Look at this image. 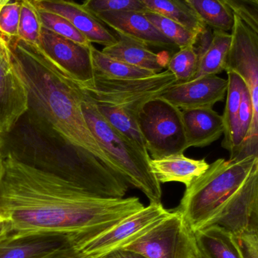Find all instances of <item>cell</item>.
Listing matches in <instances>:
<instances>
[{
	"instance_id": "6da1fadb",
	"label": "cell",
	"mask_w": 258,
	"mask_h": 258,
	"mask_svg": "<svg viewBox=\"0 0 258 258\" xmlns=\"http://www.w3.org/2000/svg\"><path fill=\"white\" fill-rule=\"evenodd\" d=\"M7 41L45 138V168L92 194L124 198L128 182L89 128L78 84L39 45L18 37Z\"/></svg>"
},
{
	"instance_id": "7a4b0ae2",
	"label": "cell",
	"mask_w": 258,
	"mask_h": 258,
	"mask_svg": "<svg viewBox=\"0 0 258 258\" xmlns=\"http://www.w3.org/2000/svg\"><path fill=\"white\" fill-rule=\"evenodd\" d=\"M144 207L138 197L92 194L0 149V216L9 233H60L80 243Z\"/></svg>"
},
{
	"instance_id": "3957f363",
	"label": "cell",
	"mask_w": 258,
	"mask_h": 258,
	"mask_svg": "<svg viewBox=\"0 0 258 258\" xmlns=\"http://www.w3.org/2000/svg\"><path fill=\"white\" fill-rule=\"evenodd\" d=\"M177 210L194 232L209 227L233 236L258 224V159H218L186 186Z\"/></svg>"
},
{
	"instance_id": "277c9868",
	"label": "cell",
	"mask_w": 258,
	"mask_h": 258,
	"mask_svg": "<svg viewBox=\"0 0 258 258\" xmlns=\"http://www.w3.org/2000/svg\"><path fill=\"white\" fill-rule=\"evenodd\" d=\"M174 83V74L165 70L139 80L109 78L96 72L92 81L84 85L77 84L93 101L101 116L150 159L138 126V113L144 103L160 97Z\"/></svg>"
},
{
	"instance_id": "5b68a950",
	"label": "cell",
	"mask_w": 258,
	"mask_h": 258,
	"mask_svg": "<svg viewBox=\"0 0 258 258\" xmlns=\"http://www.w3.org/2000/svg\"><path fill=\"white\" fill-rule=\"evenodd\" d=\"M80 90L82 110L89 128L101 147L117 164L129 186L141 191L150 203H162V186L150 167L151 158L146 157L113 128L101 116L93 101Z\"/></svg>"
},
{
	"instance_id": "8992f818",
	"label": "cell",
	"mask_w": 258,
	"mask_h": 258,
	"mask_svg": "<svg viewBox=\"0 0 258 258\" xmlns=\"http://www.w3.org/2000/svg\"><path fill=\"white\" fill-rule=\"evenodd\" d=\"M231 34L233 39L226 71H235L245 80L251 95L254 116L248 136L230 158L254 156L258 159V35L236 15Z\"/></svg>"
},
{
	"instance_id": "52a82bcc",
	"label": "cell",
	"mask_w": 258,
	"mask_h": 258,
	"mask_svg": "<svg viewBox=\"0 0 258 258\" xmlns=\"http://www.w3.org/2000/svg\"><path fill=\"white\" fill-rule=\"evenodd\" d=\"M138 123L152 159L183 153L189 148L181 110L160 97L144 103Z\"/></svg>"
},
{
	"instance_id": "ba28073f",
	"label": "cell",
	"mask_w": 258,
	"mask_h": 258,
	"mask_svg": "<svg viewBox=\"0 0 258 258\" xmlns=\"http://www.w3.org/2000/svg\"><path fill=\"white\" fill-rule=\"evenodd\" d=\"M162 203H150L112 228L74 245L86 258H101L123 249L150 231L170 215Z\"/></svg>"
},
{
	"instance_id": "9c48e42d",
	"label": "cell",
	"mask_w": 258,
	"mask_h": 258,
	"mask_svg": "<svg viewBox=\"0 0 258 258\" xmlns=\"http://www.w3.org/2000/svg\"><path fill=\"white\" fill-rule=\"evenodd\" d=\"M123 249L147 258H197L200 251L195 233L177 209Z\"/></svg>"
},
{
	"instance_id": "30bf717a",
	"label": "cell",
	"mask_w": 258,
	"mask_h": 258,
	"mask_svg": "<svg viewBox=\"0 0 258 258\" xmlns=\"http://www.w3.org/2000/svg\"><path fill=\"white\" fill-rule=\"evenodd\" d=\"M39 46L78 84H86L95 78L92 44L83 45L42 27Z\"/></svg>"
},
{
	"instance_id": "8fae6325",
	"label": "cell",
	"mask_w": 258,
	"mask_h": 258,
	"mask_svg": "<svg viewBox=\"0 0 258 258\" xmlns=\"http://www.w3.org/2000/svg\"><path fill=\"white\" fill-rule=\"evenodd\" d=\"M228 82L218 76H206L185 83H174L160 98L180 110L213 108L227 95Z\"/></svg>"
},
{
	"instance_id": "7c38bea8",
	"label": "cell",
	"mask_w": 258,
	"mask_h": 258,
	"mask_svg": "<svg viewBox=\"0 0 258 258\" xmlns=\"http://www.w3.org/2000/svg\"><path fill=\"white\" fill-rule=\"evenodd\" d=\"M37 9L61 15L81 32L91 43L104 47L113 45L117 36L113 34L92 12L72 0H30Z\"/></svg>"
},
{
	"instance_id": "4fadbf2b",
	"label": "cell",
	"mask_w": 258,
	"mask_h": 258,
	"mask_svg": "<svg viewBox=\"0 0 258 258\" xmlns=\"http://www.w3.org/2000/svg\"><path fill=\"white\" fill-rule=\"evenodd\" d=\"M95 16L119 34L128 36L147 47H156L172 51L177 46L164 36L142 12H108Z\"/></svg>"
},
{
	"instance_id": "5bb4252c",
	"label": "cell",
	"mask_w": 258,
	"mask_h": 258,
	"mask_svg": "<svg viewBox=\"0 0 258 258\" xmlns=\"http://www.w3.org/2000/svg\"><path fill=\"white\" fill-rule=\"evenodd\" d=\"M29 107L28 89L15 65L0 70V134L13 128Z\"/></svg>"
},
{
	"instance_id": "9a60e30c",
	"label": "cell",
	"mask_w": 258,
	"mask_h": 258,
	"mask_svg": "<svg viewBox=\"0 0 258 258\" xmlns=\"http://www.w3.org/2000/svg\"><path fill=\"white\" fill-rule=\"evenodd\" d=\"M70 240L60 233H8L0 239V258H45Z\"/></svg>"
},
{
	"instance_id": "2e32d148",
	"label": "cell",
	"mask_w": 258,
	"mask_h": 258,
	"mask_svg": "<svg viewBox=\"0 0 258 258\" xmlns=\"http://www.w3.org/2000/svg\"><path fill=\"white\" fill-rule=\"evenodd\" d=\"M188 147H205L224 135L223 116L213 108L181 110Z\"/></svg>"
},
{
	"instance_id": "e0dca14e",
	"label": "cell",
	"mask_w": 258,
	"mask_h": 258,
	"mask_svg": "<svg viewBox=\"0 0 258 258\" xmlns=\"http://www.w3.org/2000/svg\"><path fill=\"white\" fill-rule=\"evenodd\" d=\"M150 165L157 180L162 183L179 182L188 186L204 174L210 164L206 159L186 157L183 153L150 159Z\"/></svg>"
},
{
	"instance_id": "ac0fdd59",
	"label": "cell",
	"mask_w": 258,
	"mask_h": 258,
	"mask_svg": "<svg viewBox=\"0 0 258 258\" xmlns=\"http://www.w3.org/2000/svg\"><path fill=\"white\" fill-rule=\"evenodd\" d=\"M116 36V42L103 48L104 54L156 74L162 72L167 68L169 57L166 53L156 54L149 49L148 47L128 36L119 33Z\"/></svg>"
},
{
	"instance_id": "d6986e66",
	"label": "cell",
	"mask_w": 258,
	"mask_h": 258,
	"mask_svg": "<svg viewBox=\"0 0 258 258\" xmlns=\"http://www.w3.org/2000/svg\"><path fill=\"white\" fill-rule=\"evenodd\" d=\"M232 39L231 33L213 30L210 43L200 54L198 71L194 79L218 76L226 71Z\"/></svg>"
},
{
	"instance_id": "ffe728a7",
	"label": "cell",
	"mask_w": 258,
	"mask_h": 258,
	"mask_svg": "<svg viewBox=\"0 0 258 258\" xmlns=\"http://www.w3.org/2000/svg\"><path fill=\"white\" fill-rule=\"evenodd\" d=\"M199 250L207 258H242L231 233L209 227L195 233Z\"/></svg>"
},
{
	"instance_id": "44dd1931",
	"label": "cell",
	"mask_w": 258,
	"mask_h": 258,
	"mask_svg": "<svg viewBox=\"0 0 258 258\" xmlns=\"http://www.w3.org/2000/svg\"><path fill=\"white\" fill-rule=\"evenodd\" d=\"M150 12L182 24L191 31L202 33L207 26L202 21L188 0H141Z\"/></svg>"
},
{
	"instance_id": "7402d4cb",
	"label": "cell",
	"mask_w": 258,
	"mask_h": 258,
	"mask_svg": "<svg viewBox=\"0 0 258 258\" xmlns=\"http://www.w3.org/2000/svg\"><path fill=\"white\" fill-rule=\"evenodd\" d=\"M227 74V91L226 95V104L223 119L224 122V140L222 147L233 152V141L236 128V119L240 108L242 92L245 86V80L237 73L233 71H226Z\"/></svg>"
},
{
	"instance_id": "603a6c76",
	"label": "cell",
	"mask_w": 258,
	"mask_h": 258,
	"mask_svg": "<svg viewBox=\"0 0 258 258\" xmlns=\"http://www.w3.org/2000/svg\"><path fill=\"white\" fill-rule=\"evenodd\" d=\"M206 26L213 30L231 33L236 15L226 0H188Z\"/></svg>"
},
{
	"instance_id": "cb8c5ba5",
	"label": "cell",
	"mask_w": 258,
	"mask_h": 258,
	"mask_svg": "<svg viewBox=\"0 0 258 258\" xmlns=\"http://www.w3.org/2000/svg\"><path fill=\"white\" fill-rule=\"evenodd\" d=\"M92 58L95 71L101 75L118 80H139L155 75L148 70L132 66L117 59L113 58L102 51L92 46Z\"/></svg>"
},
{
	"instance_id": "d4e9b609",
	"label": "cell",
	"mask_w": 258,
	"mask_h": 258,
	"mask_svg": "<svg viewBox=\"0 0 258 258\" xmlns=\"http://www.w3.org/2000/svg\"><path fill=\"white\" fill-rule=\"evenodd\" d=\"M144 15L164 36L172 41L178 49L197 43L200 33L191 31L174 20L150 11L145 12Z\"/></svg>"
},
{
	"instance_id": "484cf974",
	"label": "cell",
	"mask_w": 258,
	"mask_h": 258,
	"mask_svg": "<svg viewBox=\"0 0 258 258\" xmlns=\"http://www.w3.org/2000/svg\"><path fill=\"white\" fill-rule=\"evenodd\" d=\"M200 54L195 45L179 48L167 64V70L171 71L176 79V83H185L194 80L198 71Z\"/></svg>"
},
{
	"instance_id": "4316f807",
	"label": "cell",
	"mask_w": 258,
	"mask_h": 258,
	"mask_svg": "<svg viewBox=\"0 0 258 258\" xmlns=\"http://www.w3.org/2000/svg\"><path fill=\"white\" fill-rule=\"evenodd\" d=\"M21 1V16L18 29V38L30 43L39 45L42 25L37 9L30 0Z\"/></svg>"
},
{
	"instance_id": "83f0119b",
	"label": "cell",
	"mask_w": 258,
	"mask_h": 258,
	"mask_svg": "<svg viewBox=\"0 0 258 258\" xmlns=\"http://www.w3.org/2000/svg\"><path fill=\"white\" fill-rule=\"evenodd\" d=\"M37 10L44 28L83 45H89L92 44L64 17L39 9Z\"/></svg>"
},
{
	"instance_id": "f1b7e54d",
	"label": "cell",
	"mask_w": 258,
	"mask_h": 258,
	"mask_svg": "<svg viewBox=\"0 0 258 258\" xmlns=\"http://www.w3.org/2000/svg\"><path fill=\"white\" fill-rule=\"evenodd\" d=\"M253 116H254V110H253L252 101H251L249 91L245 83L243 92H242L240 108H239L237 119H236V128H235L234 136H233V152L230 153V156L234 154L239 150V147L248 136L252 125Z\"/></svg>"
},
{
	"instance_id": "f546056e",
	"label": "cell",
	"mask_w": 258,
	"mask_h": 258,
	"mask_svg": "<svg viewBox=\"0 0 258 258\" xmlns=\"http://www.w3.org/2000/svg\"><path fill=\"white\" fill-rule=\"evenodd\" d=\"M83 7L94 15L108 12H148L141 0H86Z\"/></svg>"
},
{
	"instance_id": "4dcf8cb0",
	"label": "cell",
	"mask_w": 258,
	"mask_h": 258,
	"mask_svg": "<svg viewBox=\"0 0 258 258\" xmlns=\"http://www.w3.org/2000/svg\"><path fill=\"white\" fill-rule=\"evenodd\" d=\"M21 8V0H12L0 8V33L6 39L18 37Z\"/></svg>"
},
{
	"instance_id": "1f68e13d",
	"label": "cell",
	"mask_w": 258,
	"mask_h": 258,
	"mask_svg": "<svg viewBox=\"0 0 258 258\" xmlns=\"http://www.w3.org/2000/svg\"><path fill=\"white\" fill-rule=\"evenodd\" d=\"M234 13L258 35V0H227Z\"/></svg>"
},
{
	"instance_id": "d6a6232c",
	"label": "cell",
	"mask_w": 258,
	"mask_h": 258,
	"mask_svg": "<svg viewBox=\"0 0 258 258\" xmlns=\"http://www.w3.org/2000/svg\"><path fill=\"white\" fill-rule=\"evenodd\" d=\"M233 236L242 258H258V224Z\"/></svg>"
},
{
	"instance_id": "836d02e7",
	"label": "cell",
	"mask_w": 258,
	"mask_h": 258,
	"mask_svg": "<svg viewBox=\"0 0 258 258\" xmlns=\"http://www.w3.org/2000/svg\"><path fill=\"white\" fill-rule=\"evenodd\" d=\"M45 258H86L71 240Z\"/></svg>"
},
{
	"instance_id": "e575fe53",
	"label": "cell",
	"mask_w": 258,
	"mask_h": 258,
	"mask_svg": "<svg viewBox=\"0 0 258 258\" xmlns=\"http://www.w3.org/2000/svg\"><path fill=\"white\" fill-rule=\"evenodd\" d=\"M101 258H147L135 251L127 249H119L113 251Z\"/></svg>"
},
{
	"instance_id": "d590c367",
	"label": "cell",
	"mask_w": 258,
	"mask_h": 258,
	"mask_svg": "<svg viewBox=\"0 0 258 258\" xmlns=\"http://www.w3.org/2000/svg\"><path fill=\"white\" fill-rule=\"evenodd\" d=\"M8 233H9V230H8L6 221L5 220H1L0 221V239L5 237Z\"/></svg>"
},
{
	"instance_id": "8d00e7d4",
	"label": "cell",
	"mask_w": 258,
	"mask_h": 258,
	"mask_svg": "<svg viewBox=\"0 0 258 258\" xmlns=\"http://www.w3.org/2000/svg\"><path fill=\"white\" fill-rule=\"evenodd\" d=\"M11 1H12V0H0V8L4 6V5L7 4V3H9V2Z\"/></svg>"
},
{
	"instance_id": "74e56055",
	"label": "cell",
	"mask_w": 258,
	"mask_h": 258,
	"mask_svg": "<svg viewBox=\"0 0 258 258\" xmlns=\"http://www.w3.org/2000/svg\"><path fill=\"white\" fill-rule=\"evenodd\" d=\"M200 251V250H199ZM197 258H207L206 257V256L204 255V254H202L201 252H200V251H199V254L198 256H197Z\"/></svg>"
},
{
	"instance_id": "f35d334b",
	"label": "cell",
	"mask_w": 258,
	"mask_h": 258,
	"mask_svg": "<svg viewBox=\"0 0 258 258\" xmlns=\"http://www.w3.org/2000/svg\"><path fill=\"white\" fill-rule=\"evenodd\" d=\"M1 220H4V218H3V217L0 216V221H1Z\"/></svg>"
}]
</instances>
